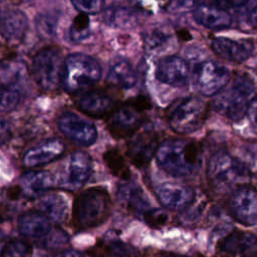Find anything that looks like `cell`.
<instances>
[{"label":"cell","instance_id":"1","mask_svg":"<svg viewBox=\"0 0 257 257\" xmlns=\"http://www.w3.org/2000/svg\"><path fill=\"white\" fill-rule=\"evenodd\" d=\"M202 156L199 143L179 138L165 140L156 153L158 166L176 178L196 174L202 165Z\"/></svg>","mask_w":257,"mask_h":257},{"label":"cell","instance_id":"2","mask_svg":"<svg viewBox=\"0 0 257 257\" xmlns=\"http://www.w3.org/2000/svg\"><path fill=\"white\" fill-rule=\"evenodd\" d=\"M111 200L102 187H92L81 192L74 200L72 222L79 230L101 225L109 216Z\"/></svg>","mask_w":257,"mask_h":257},{"label":"cell","instance_id":"3","mask_svg":"<svg viewBox=\"0 0 257 257\" xmlns=\"http://www.w3.org/2000/svg\"><path fill=\"white\" fill-rule=\"evenodd\" d=\"M249 172L243 161L225 151L211 156L207 164V179L211 188L218 193L235 189L247 177Z\"/></svg>","mask_w":257,"mask_h":257},{"label":"cell","instance_id":"4","mask_svg":"<svg viewBox=\"0 0 257 257\" xmlns=\"http://www.w3.org/2000/svg\"><path fill=\"white\" fill-rule=\"evenodd\" d=\"M254 87V81L248 74H238L229 87L222 89L215 97V110L232 121L241 120L246 114Z\"/></svg>","mask_w":257,"mask_h":257},{"label":"cell","instance_id":"5","mask_svg":"<svg viewBox=\"0 0 257 257\" xmlns=\"http://www.w3.org/2000/svg\"><path fill=\"white\" fill-rule=\"evenodd\" d=\"M151 107L152 103L144 95L116 105L107 115V131L115 139L133 137L144 121V112Z\"/></svg>","mask_w":257,"mask_h":257},{"label":"cell","instance_id":"6","mask_svg":"<svg viewBox=\"0 0 257 257\" xmlns=\"http://www.w3.org/2000/svg\"><path fill=\"white\" fill-rule=\"evenodd\" d=\"M101 77V67L84 53L68 54L63 62L61 85L68 92H76L95 84Z\"/></svg>","mask_w":257,"mask_h":257},{"label":"cell","instance_id":"7","mask_svg":"<svg viewBox=\"0 0 257 257\" xmlns=\"http://www.w3.org/2000/svg\"><path fill=\"white\" fill-rule=\"evenodd\" d=\"M64 59L59 49L48 46L40 49L32 58L31 74L36 84L47 91L61 85Z\"/></svg>","mask_w":257,"mask_h":257},{"label":"cell","instance_id":"8","mask_svg":"<svg viewBox=\"0 0 257 257\" xmlns=\"http://www.w3.org/2000/svg\"><path fill=\"white\" fill-rule=\"evenodd\" d=\"M210 106L207 101L198 96H189L179 102L169 116L171 128L182 135L199 131L209 115Z\"/></svg>","mask_w":257,"mask_h":257},{"label":"cell","instance_id":"9","mask_svg":"<svg viewBox=\"0 0 257 257\" xmlns=\"http://www.w3.org/2000/svg\"><path fill=\"white\" fill-rule=\"evenodd\" d=\"M230 70L213 60L199 63L194 70L196 89L204 96L217 95L228 84Z\"/></svg>","mask_w":257,"mask_h":257},{"label":"cell","instance_id":"10","mask_svg":"<svg viewBox=\"0 0 257 257\" xmlns=\"http://www.w3.org/2000/svg\"><path fill=\"white\" fill-rule=\"evenodd\" d=\"M92 174V160L88 154L81 151L72 153L66 163L65 170L55 176L56 186L69 191L80 189Z\"/></svg>","mask_w":257,"mask_h":257},{"label":"cell","instance_id":"11","mask_svg":"<svg viewBox=\"0 0 257 257\" xmlns=\"http://www.w3.org/2000/svg\"><path fill=\"white\" fill-rule=\"evenodd\" d=\"M231 216L240 224L253 226L257 224V190L249 185L236 187L228 202Z\"/></svg>","mask_w":257,"mask_h":257},{"label":"cell","instance_id":"12","mask_svg":"<svg viewBox=\"0 0 257 257\" xmlns=\"http://www.w3.org/2000/svg\"><path fill=\"white\" fill-rule=\"evenodd\" d=\"M58 130L70 142L89 147L97 139V130L93 122L86 120L74 112H63L57 120Z\"/></svg>","mask_w":257,"mask_h":257},{"label":"cell","instance_id":"13","mask_svg":"<svg viewBox=\"0 0 257 257\" xmlns=\"http://www.w3.org/2000/svg\"><path fill=\"white\" fill-rule=\"evenodd\" d=\"M155 195L164 208L173 211H185L197 197L192 187L170 182L158 185Z\"/></svg>","mask_w":257,"mask_h":257},{"label":"cell","instance_id":"14","mask_svg":"<svg viewBox=\"0 0 257 257\" xmlns=\"http://www.w3.org/2000/svg\"><path fill=\"white\" fill-rule=\"evenodd\" d=\"M190 68L188 62L177 55L161 58L156 66V78L167 85L182 87L187 84Z\"/></svg>","mask_w":257,"mask_h":257},{"label":"cell","instance_id":"15","mask_svg":"<svg viewBox=\"0 0 257 257\" xmlns=\"http://www.w3.org/2000/svg\"><path fill=\"white\" fill-rule=\"evenodd\" d=\"M159 148L158 136L153 132H143L133 136L127 142L126 156L139 169L148 167Z\"/></svg>","mask_w":257,"mask_h":257},{"label":"cell","instance_id":"16","mask_svg":"<svg viewBox=\"0 0 257 257\" xmlns=\"http://www.w3.org/2000/svg\"><path fill=\"white\" fill-rule=\"evenodd\" d=\"M211 47L214 53L221 58L236 63L249 59L255 48L251 39H233L224 36L213 38Z\"/></svg>","mask_w":257,"mask_h":257},{"label":"cell","instance_id":"17","mask_svg":"<svg viewBox=\"0 0 257 257\" xmlns=\"http://www.w3.org/2000/svg\"><path fill=\"white\" fill-rule=\"evenodd\" d=\"M218 249L229 256L257 257V236L249 231L233 230L220 240Z\"/></svg>","mask_w":257,"mask_h":257},{"label":"cell","instance_id":"18","mask_svg":"<svg viewBox=\"0 0 257 257\" xmlns=\"http://www.w3.org/2000/svg\"><path fill=\"white\" fill-rule=\"evenodd\" d=\"M75 105L86 115L95 118L108 115L115 107L112 97L101 89H91L81 93L76 98Z\"/></svg>","mask_w":257,"mask_h":257},{"label":"cell","instance_id":"19","mask_svg":"<svg viewBox=\"0 0 257 257\" xmlns=\"http://www.w3.org/2000/svg\"><path fill=\"white\" fill-rule=\"evenodd\" d=\"M193 18L200 25L213 30L228 28L233 21L231 14L218 2L197 5L193 10Z\"/></svg>","mask_w":257,"mask_h":257},{"label":"cell","instance_id":"20","mask_svg":"<svg viewBox=\"0 0 257 257\" xmlns=\"http://www.w3.org/2000/svg\"><path fill=\"white\" fill-rule=\"evenodd\" d=\"M65 147L60 140L51 139L29 149L23 156L22 164L26 168H36L60 158Z\"/></svg>","mask_w":257,"mask_h":257},{"label":"cell","instance_id":"21","mask_svg":"<svg viewBox=\"0 0 257 257\" xmlns=\"http://www.w3.org/2000/svg\"><path fill=\"white\" fill-rule=\"evenodd\" d=\"M26 199L40 198L47 190L56 186L55 176L47 171L27 172L20 178L19 185Z\"/></svg>","mask_w":257,"mask_h":257},{"label":"cell","instance_id":"22","mask_svg":"<svg viewBox=\"0 0 257 257\" xmlns=\"http://www.w3.org/2000/svg\"><path fill=\"white\" fill-rule=\"evenodd\" d=\"M28 18L19 9H10L1 16L0 34L9 43H18L23 40L28 29Z\"/></svg>","mask_w":257,"mask_h":257},{"label":"cell","instance_id":"23","mask_svg":"<svg viewBox=\"0 0 257 257\" xmlns=\"http://www.w3.org/2000/svg\"><path fill=\"white\" fill-rule=\"evenodd\" d=\"M17 226L21 235L34 239L44 238L52 229L50 220L36 211L23 213L18 218Z\"/></svg>","mask_w":257,"mask_h":257},{"label":"cell","instance_id":"24","mask_svg":"<svg viewBox=\"0 0 257 257\" xmlns=\"http://www.w3.org/2000/svg\"><path fill=\"white\" fill-rule=\"evenodd\" d=\"M106 80L110 84L119 88L131 89L138 83L139 76L138 72L128 60L118 58L110 64L107 71Z\"/></svg>","mask_w":257,"mask_h":257},{"label":"cell","instance_id":"25","mask_svg":"<svg viewBox=\"0 0 257 257\" xmlns=\"http://www.w3.org/2000/svg\"><path fill=\"white\" fill-rule=\"evenodd\" d=\"M117 196L127 210L138 216L150 208V202L142 188L136 184H123L118 187Z\"/></svg>","mask_w":257,"mask_h":257},{"label":"cell","instance_id":"26","mask_svg":"<svg viewBox=\"0 0 257 257\" xmlns=\"http://www.w3.org/2000/svg\"><path fill=\"white\" fill-rule=\"evenodd\" d=\"M94 257H141L138 250L118 239H103L89 250Z\"/></svg>","mask_w":257,"mask_h":257},{"label":"cell","instance_id":"27","mask_svg":"<svg viewBox=\"0 0 257 257\" xmlns=\"http://www.w3.org/2000/svg\"><path fill=\"white\" fill-rule=\"evenodd\" d=\"M38 207L40 213L56 223L65 221L68 215V205L66 200L56 193H45L42 195L39 198Z\"/></svg>","mask_w":257,"mask_h":257},{"label":"cell","instance_id":"28","mask_svg":"<svg viewBox=\"0 0 257 257\" xmlns=\"http://www.w3.org/2000/svg\"><path fill=\"white\" fill-rule=\"evenodd\" d=\"M103 161L113 176L123 181H128L131 179V170L118 150L109 149L105 151L103 154Z\"/></svg>","mask_w":257,"mask_h":257},{"label":"cell","instance_id":"29","mask_svg":"<svg viewBox=\"0 0 257 257\" xmlns=\"http://www.w3.org/2000/svg\"><path fill=\"white\" fill-rule=\"evenodd\" d=\"M137 16L127 7L111 6L104 10L103 20L107 25L113 27H126L136 22Z\"/></svg>","mask_w":257,"mask_h":257},{"label":"cell","instance_id":"30","mask_svg":"<svg viewBox=\"0 0 257 257\" xmlns=\"http://www.w3.org/2000/svg\"><path fill=\"white\" fill-rule=\"evenodd\" d=\"M90 20L88 15L79 13L74 17L69 27L70 40L76 43L87 40L90 36Z\"/></svg>","mask_w":257,"mask_h":257},{"label":"cell","instance_id":"31","mask_svg":"<svg viewBox=\"0 0 257 257\" xmlns=\"http://www.w3.org/2000/svg\"><path fill=\"white\" fill-rule=\"evenodd\" d=\"M21 101V92L13 83H5L0 90V111L10 112Z\"/></svg>","mask_w":257,"mask_h":257},{"label":"cell","instance_id":"32","mask_svg":"<svg viewBox=\"0 0 257 257\" xmlns=\"http://www.w3.org/2000/svg\"><path fill=\"white\" fill-rule=\"evenodd\" d=\"M58 16L56 14L45 12L41 13L36 18V26L38 31L46 37H51L57 30Z\"/></svg>","mask_w":257,"mask_h":257},{"label":"cell","instance_id":"33","mask_svg":"<svg viewBox=\"0 0 257 257\" xmlns=\"http://www.w3.org/2000/svg\"><path fill=\"white\" fill-rule=\"evenodd\" d=\"M142 218L151 228L160 229L167 224L169 220V215L163 209L150 207L143 213Z\"/></svg>","mask_w":257,"mask_h":257},{"label":"cell","instance_id":"34","mask_svg":"<svg viewBox=\"0 0 257 257\" xmlns=\"http://www.w3.org/2000/svg\"><path fill=\"white\" fill-rule=\"evenodd\" d=\"M1 257H31V247L21 240H12L6 244Z\"/></svg>","mask_w":257,"mask_h":257},{"label":"cell","instance_id":"35","mask_svg":"<svg viewBox=\"0 0 257 257\" xmlns=\"http://www.w3.org/2000/svg\"><path fill=\"white\" fill-rule=\"evenodd\" d=\"M43 244L46 248L55 249L65 245L68 242V235L59 228L51 229V231L44 237Z\"/></svg>","mask_w":257,"mask_h":257},{"label":"cell","instance_id":"36","mask_svg":"<svg viewBox=\"0 0 257 257\" xmlns=\"http://www.w3.org/2000/svg\"><path fill=\"white\" fill-rule=\"evenodd\" d=\"M73 7L82 14H96L103 8L104 2L99 0H73L71 1Z\"/></svg>","mask_w":257,"mask_h":257},{"label":"cell","instance_id":"37","mask_svg":"<svg viewBox=\"0 0 257 257\" xmlns=\"http://www.w3.org/2000/svg\"><path fill=\"white\" fill-rule=\"evenodd\" d=\"M169 37V34H167L165 31L156 29L148 33L147 37L145 38V41L150 49H157L158 47L164 45L168 41Z\"/></svg>","mask_w":257,"mask_h":257},{"label":"cell","instance_id":"38","mask_svg":"<svg viewBox=\"0 0 257 257\" xmlns=\"http://www.w3.org/2000/svg\"><path fill=\"white\" fill-rule=\"evenodd\" d=\"M246 115L252 130L257 133V96L250 100L246 110Z\"/></svg>","mask_w":257,"mask_h":257},{"label":"cell","instance_id":"39","mask_svg":"<svg viewBox=\"0 0 257 257\" xmlns=\"http://www.w3.org/2000/svg\"><path fill=\"white\" fill-rule=\"evenodd\" d=\"M12 137V127L10 122L0 116V146L5 145Z\"/></svg>","mask_w":257,"mask_h":257},{"label":"cell","instance_id":"40","mask_svg":"<svg viewBox=\"0 0 257 257\" xmlns=\"http://www.w3.org/2000/svg\"><path fill=\"white\" fill-rule=\"evenodd\" d=\"M248 21L253 28L257 29V4L250 10L248 15Z\"/></svg>","mask_w":257,"mask_h":257},{"label":"cell","instance_id":"41","mask_svg":"<svg viewBox=\"0 0 257 257\" xmlns=\"http://www.w3.org/2000/svg\"><path fill=\"white\" fill-rule=\"evenodd\" d=\"M59 257H84V256L75 250H66L62 252Z\"/></svg>","mask_w":257,"mask_h":257},{"label":"cell","instance_id":"42","mask_svg":"<svg viewBox=\"0 0 257 257\" xmlns=\"http://www.w3.org/2000/svg\"><path fill=\"white\" fill-rule=\"evenodd\" d=\"M6 241H5V236L0 232V257H1V255H2V253H3V250H4V248H5V246H6Z\"/></svg>","mask_w":257,"mask_h":257},{"label":"cell","instance_id":"43","mask_svg":"<svg viewBox=\"0 0 257 257\" xmlns=\"http://www.w3.org/2000/svg\"><path fill=\"white\" fill-rule=\"evenodd\" d=\"M159 257H186L183 255H178L175 253H162Z\"/></svg>","mask_w":257,"mask_h":257},{"label":"cell","instance_id":"44","mask_svg":"<svg viewBox=\"0 0 257 257\" xmlns=\"http://www.w3.org/2000/svg\"><path fill=\"white\" fill-rule=\"evenodd\" d=\"M4 84H5V83H4V82H2V80L0 79V90L2 89V87L4 86Z\"/></svg>","mask_w":257,"mask_h":257},{"label":"cell","instance_id":"45","mask_svg":"<svg viewBox=\"0 0 257 257\" xmlns=\"http://www.w3.org/2000/svg\"><path fill=\"white\" fill-rule=\"evenodd\" d=\"M0 20H1V12H0Z\"/></svg>","mask_w":257,"mask_h":257},{"label":"cell","instance_id":"46","mask_svg":"<svg viewBox=\"0 0 257 257\" xmlns=\"http://www.w3.org/2000/svg\"><path fill=\"white\" fill-rule=\"evenodd\" d=\"M221 257H228V256H221ZM230 257V256H229Z\"/></svg>","mask_w":257,"mask_h":257}]
</instances>
